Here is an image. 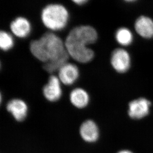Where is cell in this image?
<instances>
[{
    "instance_id": "cell-1",
    "label": "cell",
    "mask_w": 153,
    "mask_h": 153,
    "mask_svg": "<svg viewBox=\"0 0 153 153\" xmlns=\"http://www.w3.org/2000/svg\"><path fill=\"white\" fill-rule=\"evenodd\" d=\"M97 39L98 34L94 28L81 25L74 28L64 43L69 56L77 62L85 64L94 58V51L88 46L95 43Z\"/></svg>"
},
{
    "instance_id": "cell-2",
    "label": "cell",
    "mask_w": 153,
    "mask_h": 153,
    "mask_svg": "<svg viewBox=\"0 0 153 153\" xmlns=\"http://www.w3.org/2000/svg\"><path fill=\"white\" fill-rule=\"evenodd\" d=\"M33 56L42 62H48L59 58L67 50L62 39L52 32H46L30 44Z\"/></svg>"
},
{
    "instance_id": "cell-3",
    "label": "cell",
    "mask_w": 153,
    "mask_h": 153,
    "mask_svg": "<svg viewBox=\"0 0 153 153\" xmlns=\"http://www.w3.org/2000/svg\"><path fill=\"white\" fill-rule=\"evenodd\" d=\"M68 12L61 4H50L46 6L41 13V20L47 28L53 31L61 30L67 25Z\"/></svg>"
},
{
    "instance_id": "cell-4",
    "label": "cell",
    "mask_w": 153,
    "mask_h": 153,
    "mask_svg": "<svg viewBox=\"0 0 153 153\" xmlns=\"http://www.w3.org/2000/svg\"><path fill=\"white\" fill-rule=\"evenodd\" d=\"M111 62L115 71L119 73H124L130 68V55L124 49L121 48L117 49L111 53Z\"/></svg>"
},
{
    "instance_id": "cell-5",
    "label": "cell",
    "mask_w": 153,
    "mask_h": 153,
    "mask_svg": "<svg viewBox=\"0 0 153 153\" xmlns=\"http://www.w3.org/2000/svg\"><path fill=\"white\" fill-rule=\"evenodd\" d=\"M151 102L144 98H140L130 102L128 114L131 119L140 120L149 114Z\"/></svg>"
},
{
    "instance_id": "cell-6",
    "label": "cell",
    "mask_w": 153,
    "mask_h": 153,
    "mask_svg": "<svg viewBox=\"0 0 153 153\" xmlns=\"http://www.w3.org/2000/svg\"><path fill=\"white\" fill-rule=\"evenodd\" d=\"M43 93L45 98L49 101L56 102L59 100L62 95V90L59 77L51 75L47 84L44 86Z\"/></svg>"
},
{
    "instance_id": "cell-7",
    "label": "cell",
    "mask_w": 153,
    "mask_h": 153,
    "mask_svg": "<svg viewBox=\"0 0 153 153\" xmlns=\"http://www.w3.org/2000/svg\"><path fill=\"white\" fill-rule=\"evenodd\" d=\"M79 70L76 65L67 62L58 71V77L61 82L71 85L75 82L79 76Z\"/></svg>"
},
{
    "instance_id": "cell-8",
    "label": "cell",
    "mask_w": 153,
    "mask_h": 153,
    "mask_svg": "<svg viewBox=\"0 0 153 153\" xmlns=\"http://www.w3.org/2000/svg\"><path fill=\"white\" fill-rule=\"evenodd\" d=\"M7 110L12 114L15 120L22 121L25 119L27 114L28 107L23 100L14 99L7 102Z\"/></svg>"
},
{
    "instance_id": "cell-9",
    "label": "cell",
    "mask_w": 153,
    "mask_h": 153,
    "mask_svg": "<svg viewBox=\"0 0 153 153\" xmlns=\"http://www.w3.org/2000/svg\"><path fill=\"white\" fill-rule=\"evenodd\" d=\"M80 134L85 141L89 143L95 142L98 139L99 136L98 126L91 120H86L80 126Z\"/></svg>"
},
{
    "instance_id": "cell-10",
    "label": "cell",
    "mask_w": 153,
    "mask_h": 153,
    "mask_svg": "<svg viewBox=\"0 0 153 153\" xmlns=\"http://www.w3.org/2000/svg\"><path fill=\"white\" fill-rule=\"evenodd\" d=\"M135 28L137 33L142 37L146 39L153 37V20L150 17H138L135 23Z\"/></svg>"
},
{
    "instance_id": "cell-11",
    "label": "cell",
    "mask_w": 153,
    "mask_h": 153,
    "mask_svg": "<svg viewBox=\"0 0 153 153\" xmlns=\"http://www.w3.org/2000/svg\"><path fill=\"white\" fill-rule=\"evenodd\" d=\"M10 29L15 36L26 37L31 31L30 23L25 17H18L10 23Z\"/></svg>"
},
{
    "instance_id": "cell-12",
    "label": "cell",
    "mask_w": 153,
    "mask_h": 153,
    "mask_svg": "<svg viewBox=\"0 0 153 153\" xmlns=\"http://www.w3.org/2000/svg\"><path fill=\"white\" fill-rule=\"evenodd\" d=\"M71 102L74 107L82 108L86 107L89 102L88 93L82 88H77L73 90L69 95Z\"/></svg>"
},
{
    "instance_id": "cell-13",
    "label": "cell",
    "mask_w": 153,
    "mask_h": 153,
    "mask_svg": "<svg viewBox=\"0 0 153 153\" xmlns=\"http://www.w3.org/2000/svg\"><path fill=\"white\" fill-rule=\"evenodd\" d=\"M69 57V55L67 51L59 58L44 63L43 65L44 69L50 74L59 71L61 68L68 62Z\"/></svg>"
},
{
    "instance_id": "cell-14",
    "label": "cell",
    "mask_w": 153,
    "mask_h": 153,
    "mask_svg": "<svg viewBox=\"0 0 153 153\" xmlns=\"http://www.w3.org/2000/svg\"><path fill=\"white\" fill-rule=\"evenodd\" d=\"M115 37L117 41L120 45L124 46L130 45L133 41V35L127 28H119L116 31Z\"/></svg>"
},
{
    "instance_id": "cell-15",
    "label": "cell",
    "mask_w": 153,
    "mask_h": 153,
    "mask_svg": "<svg viewBox=\"0 0 153 153\" xmlns=\"http://www.w3.org/2000/svg\"><path fill=\"white\" fill-rule=\"evenodd\" d=\"M13 38L10 34L5 31L0 32V47L3 51H8L13 47Z\"/></svg>"
},
{
    "instance_id": "cell-16",
    "label": "cell",
    "mask_w": 153,
    "mask_h": 153,
    "mask_svg": "<svg viewBox=\"0 0 153 153\" xmlns=\"http://www.w3.org/2000/svg\"><path fill=\"white\" fill-rule=\"evenodd\" d=\"M74 3H75L76 4H78V5H82L87 3L88 1L87 0H74L73 1Z\"/></svg>"
},
{
    "instance_id": "cell-17",
    "label": "cell",
    "mask_w": 153,
    "mask_h": 153,
    "mask_svg": "<svg viewBox=\"0 0 153 153\" xmlns=\"http://www.w3.org/2000/svg\"><path fill=\"white\" fill-rule=\"evenodd\" d=\"M117 153H133L130 151L127 150H124L120 151V152Z\"/></svg>"
}]
</instances>
